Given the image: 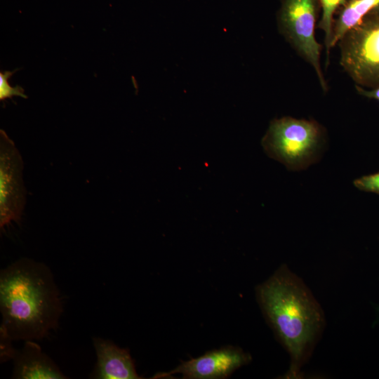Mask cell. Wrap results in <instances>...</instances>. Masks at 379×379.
Returning a JSON list of instances; mask_svg holds the SVG:
<instances>
[{
	"mask_svg": "<svg viewBox=\"0 0 379 379\" xmlns=\"http://www.w3.org/2000/svg\"><path fill=\"white\" fill-rule=\"evenodd\" d=\"M264 316L290 355L287 378H300L325 324L322 310L303 281L282 265L256 288Z\"/></svg>",
	"mask_w": 379,
	"mask_h": 379,
	"instance_id": "obj_2",
	"label": "cell"
},
{
	"mask_svg": "<svg viewBox=\"0 0 379 379\" xmlns=\"http://www.w3.org/2000/svg\"><path fill=\"white\" fill-rule=\"evenodd\" d=\"M12 378L64 379L67 377L56 364L33 340H26L13 359Z\"/></svg>",
	"mask_w": 379,
	"mask_h": 379,
	"instance_id": "obj_9",
	"label": "cell"
},
{
	"mask_svg": "<svg viewBox=\"0 0 379 379\" xmlns=\"http://www.w3.org/2000/svg\"><path fill=\"white\" fill-rule=\"evenodd\" d=\"M322 136L317 122L284 117L271 121L262 144L269 156L290 168L299 169L312 160Z\"/></svg>",
	"mask_w": 379,
	"mask_h": 379,
	"instance_id": "obj_4",
	"label": "cell"
},
{
	"mask_svg": "<svg viewBox=\"0 0 379 379\" xmlns=\"http://www.w3.org/2000/svg\"><path fill=\"white\" fill-rule=\"evenodd\" d=\"M23 162L13 142L4 131L0 134V227L18 222L26 202L22 181Z\"/></svg>",
	"mask_w": 379,
	"mask_h": 379,
	"instance_id": "obj_6",
	"label": "cell"
},
{
	"mask_svg": "<svg viewBox=\"0 0 379 379\" xmlns=\"http://www.w3.org/2000/svg\"><path fill=\"white\" fill-rule=\"evenodd\" d=\"M340 65L361 87L379 86V6L338 42Z\"/></svg>",
	"mask_w": 379,
	"mask_h": 379,
	"instance_id": "obj_3",
	"label": "cell"
},
{
	"mask_svg": "<svg viewBox=\"0 0 379 379\" xmlns=\"http://www.w3.org/2000/svg\"><path fill=\"white\" fill-rule=\"evenodd\" d=\"M15 71H6L0 73V100H4L6 98H11L17 95L27 98L24 93V89L20 86L12 87L8 83V79L14 74Z\"/></svg>",
	"mask_w": 379,
	"mask_h": 379,
	"instance_id": "obj_12",
	"label": "cell"
},
{
	"mask_svg": "<svg viewBox=\"0 0 379 379\" xmlns=\"http://www.w3.org/2000/svg\"><path fill=\"white\" fill-rule=\"evenodd\" d=\"M12 340H13L7 335V333L0 328V359L1 363L13 359L17 352V350L12 347Z\"/></svg>",
	"mask_w": 379,
	"mask_h": 379,
	"instance_id": "obj_14",
	"label": "cell"
},
{
	"mask_svg": "<svg viewBox=\"0 0 379 379\" xmlns=\"http://www.w3.org/2000/svg\"><path fill=\"white\" fill-rule=\"evenodd\" d=\"M0 311V328L13 340H40L55 329L62 304L48 267L22 258L2 270Z\"/></svg>",
	"mask_w": 379,
	"mask_h": 379,
	"instance_id": "obj_1",
	"label": "cell"
},
{
	"mask_svg": "<svg viewBox=\"0 0 379 379\" xmlns=\"http://www.w3.org/2000/svg\"><path fill=\"white\" fill-rule=\"evenodd\" d=\"M379 6V0H350L333 22L331 48L350 29L357 25L370 11Z\"/></svg>",
	"mask_w": 379,
	"mask_h": 379,
	"instance_id": "obj_10",
	"label": "cell"
},
{
	"mask_svg": "<svg viewBox=\"0 0 379 379\" xmlns=\"http://www.w3.org/2000/svg\"><path fill=\"white\" fill-rule=\"evenodd\" d=\"M315 0H282L279 14L281 34L296 52L314 69L321 88L327 91L320 55L322 46L315 38Z\"/></svg>",
	"mask_w": 379,
	"mask_h": 379,
	"instance_id": "obj_5",
	"label": "cell"
},
{
	"mask_svg": "<svg viewBox=\"0 0 379 379\" xmlns=\"http://www.w3.org/2000/svg\"><path fill=\"white\" fill-rule=\"evenodd\" d=\"M354 185L360 190L379 194V172L356 179Z\"/></svg>",
	"mask_w": 379,
	"mask_h": 379,
	"instance_id": "obj_13",
	"label": "cell"
},
{
	"mask_svg": "<svg viewBox=\"0 0 379 379\" xmlns=\"http://www.w3.org/2000/svg\"><path fill=\"white\" fill-rule=\"evenodd\" d=\"M97 364L91 378L97 379H138L128 350L101 338H93Z\"/></svg>",
	"mask_w": 379,
	"mask_h": 379,
	"instance_id": "obj_8",
	"label": "cell"
},
{
	"mask_svg": "<svg viewBox=\"0 0 379 379\" xmlns=\"http://www.w3.org/2000/svg\"><path fill=\"white\" fill-rule=\"evenodd\" d=\"M322 8V15L318 27L324 32V44L326 54L328 56L331 48V39L333 27V15L335 10L340 6H345L347 0H319Z\"/></svg>",
	"mask_w": 379,
	"mask_h": 379,
	"instance_id": "obj_11",
	"label": "cell"
},
{
	"mask_svg": "<svg viewBox=\"0 0 379 379\" xmlns=\"http://www.w3.org/2000/svg\"><path fill=\"white\" fill-rule=\"evenodd\" d=\"M251 361L249 354L241 348L226 346L206 352L202 356L182 362L168 373H158L154 378L180 373L188 379H222Z\"/></svg>",
	"mask_w": 379,
	"mask_h": 379,
	"instance_id": "obj_7",
	"label": "cell"
},
{
	"mask_svg": "<svg viewBox=\"0 0 379 379\" xmlns=\"http://www.w3.org/2000/svg\"><path fill=\"white\" fill-rule=\"evenodd\" d=\"M356 89L360 95L369 98L375 99L379 102V86L372 88L370 91L365 90L362 87L356 85Z\"/></svg>",
	"mask_w": 379,
	"mask_h": 379,
	"instance_id": "obj_15",
	"label": "cell"
}]
</instances>
